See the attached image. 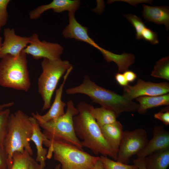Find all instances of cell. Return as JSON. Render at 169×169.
I'll use <instances>...</instances> for the list:
<instances>
[{
	"instance_id": "cell-1",
	"label": "cell",
	"mask_w": 169,
	"mask_h": 169,
	"mask_svg": "<svg viewBox=\"0 0 169 169\" xmlns=\"http://www.w3.org/2000/svg\"><path fill=\"white\" fill-rule=\"evenodd\" d=\"M91 105L84 102L78 104V114L73 118L76 135L83 140L81 142L83 147L90 149L95 155L100 154L116 161L118 152L112 149L104 138L100 127L90 113Z\"/></svg>"
},
{
	"instance_id": "cell-2",
	"label": "cell",
	"mask_w": 169,
	"mask_h": 169,
	"mask_svg": "<svg viewBox=\"0 0 169 169\" xmlns=\"http://www.w3.org/2000/svg\"><path fill=\"white\" fill-rule=\"evenodd\" d=\"M66 93L69 95H86L93 102L114 111L117 117L124 112L137 111L139 106L137 103L98 85L87 75L84 76L81 84L67 89Z\"/></svg>"
},
{
	"instance_id": "cell-3",
	"label": "cell",
	"mask_w": 169,
	"mask_h": 169,
	"mask_svg": "<svg viewBox=\"0 0 169 169\" xmlns=\"http://www.w3.org/2000/svg\"><path fill=\"white\" fill-rule=\"evenodd\" d=\"M33 132L30 117L20 110L10 114L3 146L8 156V169L12 165V156L16 152H23L27 150L30 156L33 151L30 138Z\"/></svg>"
},
{
	"instance_id": "cell-4",
	"label": "cell",
	"mask_w": 169,
	"mask_h": 169,
	"mask_svg": "<svg viewBox=\"0 0 169 169\" xmlns=\"http://www.w3.org/2000/svg\"><path fill=\"white\" fill-rule=\"evenodd\" d=\"M43 144L49 149L47 158L53 155L54 159L61 165L60 169H94L99 156H93L77 147L47 139Z\"/></svg>"
},
{
	"instance_id": "cell-5",
	"label": "cell",
	"mask_w": 169,
	"mask_h": 169,
	"mask_svg": "<svg viewBox=\"0 0 169 169\" xmlns=\"http://www.w3.org/2000/svg\"><path fill=\"white\" fill-rule=\"evenodd\" d=\"M66 112L57 119L47 122L38 121L47 139L51 142L59 141L75 146L83 150L81 142L74 128L73 118L78 111L72 100L67 103Z\"/></svg>"
},
{
	"instance_id": "cell-6",
	"label": "cell",
	"mask_w": 169,
	"mask_h": 169,
	"mask_svg": "<svg viewBox=\"0 0 169 169\" xmlns=\"http://www.w3.org/2000/svg\"><path fill=\"white\" fill-rule=\"evenodd\" d=\"M0 86L27 92L31 86L26 54L8 55L0 62Z\"/></svg>"
},
{
	"instance_id": "cell-7",
	"label": "cell",
	"mask_w": 169,
	"mask_h": 169,
	"mask_svg": "<svg viewBox=\"0 0 169 169\" xmlns=\"http://www.w3.org/2000/svg\"><path fill=\"white\" fill-rule=\"evenodd\" d=\"M41 64L42 71L38 79V86L44 102L42 110H44L51 106L53 95L60 78L73 66L69 61L61 59H44Z\"/></svg>"
},
{
	"instance_id": "cell-8",
	"label": "cell",
	"mask_w": 169,
	"mask_h": 169,
	"mask_svg": "<svg viewBox=\"0 0 169 169\" xmlns=\"http://www.w3.org/2000/svg\"><path fill=\"white\" fill-rule=\"evenodd\" d=\"M148 141L146 132L143 128L124 131L116 161L127 164L131 157L140 151Z\"/></svg>"
},
{
	"instance_id": "cell-9",
	"label": "cell",
	"mask_w": 169,
	"mask_h": 169,
	"mask_svg": "<svg viewBox=\"0 0 169 169\" xmlns=\"http://www.w3.org/2000/svg\"><path fill=\"white\" fill-rule=\"evenodd\" d=\"M29 43L22 51L27 54L31 55L33 59L41 58L54 60L60 59L64 48L60 44L40 41L38 35L33 33L29 37Z\"/></svg>"
},
{
	"instance_id": "cell-10",
	"label": "cell",
	"mask_w": 169,
	"mask_h": 169,
	"mask_svg": "<svg viewBox=\"0 0 169 169\" xmlns=\"http://www.w3.org/2000/svg\"><path fill=\"white\" fill-rule=\"evenodd\" d=\"M169 92V84L167 82L154 83L139 79L134 86L129 84L124 87L123 96L132 100L141 96L164 95Z\"/></svg>"
},
{
	"instance_id": "cell-11",
	"label": "cell",
	"mask_w": 169,
	"mask_h": 169,
	"mask_svg": "<svg viewBox=\"0 0 169 169\" xmlns=\"http://www.w3.org/2000/svg\"><path fill=\"white\" fill-rule=\"evenodd\" d=\"M4 41L0 49V58L9 55H18L29 44L30 37L17 35L13 28H7L4 30Z\"/></svg>"
},
{
	"instance_id": "cell-12",
	"label": "cell",
	"mask_w": 169,
	"mask_h": 169,
	"mask_svg": "<svg viewBox=\"0 0 169 169\" xmlns=\"http://www.w3.org/2000/svg\"><path fill=\"white\" fill-rule=\"evenodd\" d=\"M73 69L72 66L65 74L62 83L56 90L54 100L48 111L43 115H40L38 112L32 113V117L37 121L47 122L55 120L64 114V108L66 104L62 100V96L64 86Z\"/></svg>"
},
{
	"instance_id": "cell-13",
	"label": "cell",
	"mask_w": 169,
	"mask_h": 169,
	"mask_svg": "<svg viewBox=\"0 0 169 169\" xmlns=\"http://www.w3.org/2000/svg\"><path fill=\"white\" fill-rule=\"evenodd\" d=\"M169 148V131L162 126H156L153 129L151 139L136 155L137 158L144 159L153 152Z\"/></svg>"
},
{
	"instance_id": "cell-14",
	"label": "cell",
	"mask_w": 169,
	"mask_h": 169,
	"mask_svg": "<svg viewBox=\"0 0 169 169\" xmlns=\"http://www.w3.org/2000/svg\"><path fill=\"white\" fill-rule=\"evenodd\" d=\"M75 13H68L69 23L63 31V36L66 38H73L84 42L99 50L101 47L89 35L87 28L82 26L76 20Z\"/></svg>"
},
{
	"instance_id": "cell-15",
	"label": "cell",
	"mask_w": 169,
	"mask_h": 169,
	"mask_svg": "<svg viewBox=\"0 0 169 169\" xmlns=\"http://www.w3.org/2000/svg\"><path fill=\"white\" fill-rule=\"evenodd\" d=\"M80 4L79 0H54L50 3L38 6L29 13L31 19H35L39 18L44 12L52 9L57 13H60L66 11L69 12H75Z\"/></svg>"
},
{
	"instance_id": "cell-16",
	"label": "cell",
	"mask_w": 169,
	"mask_h": 169,
	"mask_svg": "<svg viewBox=\"0 0 169 169\" xmlns=\"http://www.w3.org/2000/svg\"><path fill=\"white\" fill-rule=\"evenodd\" d=\"M142 16L146 21L160 25L164 24L168 31L169 29V9L165 6H150L142 5Z\"/></svg>"
},
{
	"instance_id": "cell-17",
	"label": "cell",
	"mask_w": 169,
	"mask_h": 169,
	"mask_svg": "<svg viewBox=\"0 0 169 169\" xmlns=\"http://www.w3.org/2000/svg\"><path fill=\"white\" fill-rule=\"evenodd\" d=\"M33 125V132L30 138L34 143L37 150V156L35 160L39 162L43 168L46 166V161L48 151L43 146L44 141L47 139L43 132L37 120L33 117H30Z\"/></svg>"
},
{
	"instance_id": "cell-18",
	"label": "cell",
	"mask_w": 169,
	"mask_h": 169,
	"mask_svg": "<svg viewBox=\"0 0 169 169\" xmlns=\"http://www.w3.org/2000/svg\"><path fill=\"white\" fill-rule=\"evenodd\" d=\"M100 128L104 138L109 145L113 150L118 152L124 132L122 124L116 120Z\"/></svg>"
},
{
	"instance_id": "cell-19",
	"label": "cell",
	"mask_w": 169,
	"mask_h": 169,
	"mask_svg": "<svg viewBox=\"0 0 169 169\" xmlns=\"http://www.w3.org/2000/svg\"><path fill=\"white\" fill-rule=\"evenodd\" d=\"M100 51L108 62L113 61L117 64L119 73L128 70L135 61V57L131 54L124 53L121 54H116L102 48Z\"/></svg>"
},
{
	"instance_id": "cell-20",
	"label": "cell",
	"mask_w": 169,
	"mask_h": 169,
	"mask_svg": "<svg viewBox=\"0 0 169 169\" xmlns=\"http://www.w3.org/2000/svg\"><path fill=\"white\" fill-rule=\"evenodd\" d=\"M146 169H167L169 165V148L156 151L144 158Z\"/></svg>"
},
{
	"instance_id": "cell-21",
	"label": "cell",
	"mask_w": 169,
	"mask_h": 169,
	"mask_svg": "<svg viewBox=\"0 0 169 169\" xmlns=\"http://www.w3.org/2000/svg\"><path fill=\"white\" fill-rule=\"evenodd\" d=\"M139 103L138 112L140 114L145 113L148 109L161 105H169V94L154 96H141L136 98Z\"/></svg>"
},
{
	"instance_id": "cell-22",
	"label": "cell",
	"mask_w": 169,
	"mask_h": 169,
	"mask_svg": "<svg viewBox=\"0 0 169 169\" xmlns=\"http://www.w3.org/2000/svg\"><path fill=\"white\" fill-rule=\"evenodd\" d=\"M90 112L100 127L114 122L118 117L114 111L102 106L94 108L91 105Z\"/></svg>"
},
{
	"instance_id": "cell-23",
	"label": "cell",
	"mask_w": 169,
	"mask_h": 169,
	"mask_svg": "<svg viewBox=\"0 0 169 169\" xmlns=\"http://www.w3.org/2000/svg\"><path fill=\"white\" fill-rule=\"evenodd\" d=\"M151 75L152 77L169 80V57L162 58L156 62Z\"/></svg>"
},
{
	"instance_id": "cell-24",
	"label": "cell",
	"mask_w": 169,
	"mask_h": 169,
	"mask_svg": "<svg viewBox=\"0 0 169 169\" xmlns=\"http://www.w3.org/2000/svg\"><path fill=\"white\" fill-rule=\"evenodd\" d=\"M31 156L26 150L23 152H15L12 156V165L11 169H29Z\"/></svg>"
},
{
	"instance_id": "cell-25",
	"label": "cell",
	"mask_w": 169,
	"mask_h": 169,
	"mask_svg": "<svg viewBox=\"0 0 169 169\" xmlns=\"http://www.w3.org/2000/svg\"><path fill=\"white\" fill-rule=\"evenodd\" d=\"M104 169H138L135 165H128L118 161L111 160L107 156L101 155L100 157Z\"/></svg>"
},
{
	"instance_id": "cell-26",
	"label": "cell",
	"mask_w": 169,
	"mask_h": 169,
	"mask_svg": "<svg viewBox=\"0 0 169 169\" xmlns=\"http://www.w3.org/2000/svg\"><path fill=\"white\" fill-rule=\"evenodd\" d=\"M10 114V110L8 108L0 110V146H3Z\"/></svg>"
},
{
	"instance_id": "cell-27",
	"label": "cell",
	"mask_w": 169,
	"mask_h": 169,
	"mask_svg": "<svg viewBox=\"0 0 169 169\" xmlns=\"http://www.w3.org/2000/svg\"><path fill=\"white\" fill-rule=\"evenodd\" d=\"M123 16L127 18L135 29L136 32V39H142L141 33L146 27L141 19L135 15L131 14H125Z\"/></svg>"
},
{
	"instance_id": "cell-28",
	"label": "cell",
	"mask_w": 169,
	"mask_h": 169,
	"mask_svg": "<svg viewBox=\"0 0 169 169\" xmlns=\"http://www.w3.org/2000/svg\"><path fill=\"white\" fill-rule=\"evenodd\" d=\"M10 0H0V30L7 22L8 14L7 10Z\"/></svg>"
},
{
	"instance_id": "cell-29",
	"label": "cell",
	"mask_w": 169,
	"mask_h": 169,
	"mask_svg": "<svg viewBox=\"0 0 169 169\" xmlns=\"http://www.w3.org/2000/svg\"><path fill=\"white\" fill-rule=\"evenodd\" d=\"M141 38L152 44H158L159 40L157 33L150 28L145 27L141 33Z\"/></svg>"
},
{
	"instance_id": "cell-30",
	"label": "cell",
	"mask_w": 169,
	"mask_h": 169,
	"mask_svg": "<svg viewBox=\"0 0 169 169\" xmlns=\"http://www.w3.org/2000/svg\"><path fill=\"white\" fill-rule=\"evenodd\" d=\"M154 117L161 121L166 125H169V109L155 114Z\"/></svg>"
},
{
	"instance_id": "cell-31",
	"label": "cell",
	"mask_w": 169,
	"mask_h": 169,
	"mask_svg": "<svg viewBox=\"0 0 169 169\" xmlns=\"http://www.w3.org/2000/svg\"><path fill=\"white\" fill-rule=\"evenodd\" d=\"M8 156L3 146H0V169H8Z\"/></svg>"
},
{
	"instance_id": "cell-32",
	"label": "cell",
	"mask_w": 169,
	"mask_h": 169,
	"mask_svg": "<svg viewBox=\"0 0 169 169\" xmlns=\"http://www.w3.org/2000/svg\"><path fill=\"white\" fill-rule=\"evenodd\" d=\"M115 79L117 83L124 87L128 84L127 81L123 74L120 73H116L115 76Z\"/></svg>"
},
{
	"instance_id": "cell-33",
	"label": "cell",
	"mask_w": 169,
	"mask_h": 169,
	"mask_svg": "<svg viewBox=\"0 0 169 169\" xmlns=\"http://www.w3.org/2000/svg\"><path fill=\"white\" fill-rule=\"evenodd\" d=\"M125 78L128 82H133L137 77L136 74L131 70H126L123 74Z\"/></svg>"
},
{
	"instance_id": "cell-34",
	"label": "cell",
	"mask_w": 169,
	"mask_h": 169,
	"mask_svg": "<svg viewBox=\"0 0 169 169\" xmlns=\"http://www.w3.org/2000/svg\"><path fill=\"white\" fill-rule=\"evenodd\" d=\"M29 169H44L31 156H30L29 161Z\"/></svg>"
},
{
	"instance_id": "cell-35",
	"label": "cell",
	"mask_w": 169,
	"mask_h": 169,
	"mask_svg": "<svg viewBox=\"0 0 169 169\" xmlns=\"http://www.w3.org/2000/svg\"><path fill=\"white\" fill-rule=\"evenodd\" d=\"M133 162L134 165H136L138 169H146L144 159L137 158L134 159Z\"/></svg>"
},
{
	"instance_id": "cell-36",
	"label": "cell",
	"mask_w": 169,
	"mask_h": 169,
	"mask_svg": "<svg viewBox=\"0 0 169 169\" xmlns=\"http://www.w3.org/2000/svg\"><path fill=\"white\" fill-rule=\"evenodd\" d=\"M14 105L13 102H8L3 104H0V110L12 107Z\"/></svg>"
},
{
	"instance_id": "cell-37",
	"label": "cell",
	"mask_w": 169,
	"mask_h": 169,
	"mask_svg": "<svg viewBox=\"0 0 169 169\" xmlns=\"http://www.w3.org/2000/svg\"><path fill=\"white\" fill-rule=\"evenodd\" d=\"M94 169H104L100 159L96 162L94 167Z\"/></svg>"
},
{
	"instance_id": "cell-38",
	"label": "cell",
	"mask_w": 169,
	"mask_h": 169,
	"mask_svg": "<svg viewBox=\"0 0 169 169\" xmlns=\"http://www.w3.org/2000/svg\"><path fill=\"white\" fill-rule=\"evenodd\" d=\"M61 169V165L60 163H59L56 165L54 167V169Z\"/></svg>"
},
{
	"instance_id": "cell-39",
	"label": "cell",
	"mask_w": 169,
	"mask_h": 169,
	"mask_svg": "<svg viewBox=\"0 0 169 169\" xmlns=\"http://www.w3.org/2000/svg\"><path fill=\"white\" fill-rule=\"evenodd\" d=\"M2 38L0 36V49L1 48V46L2 44Z\"/></svg>"
}]
</instances>
